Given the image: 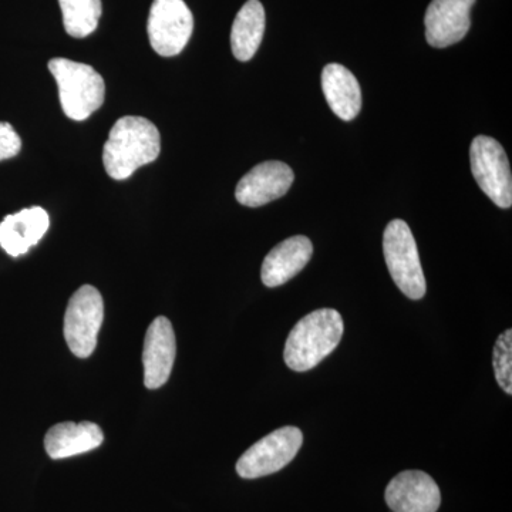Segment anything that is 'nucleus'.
<instances>
[{"mask_svg": "<svg viewBox=\"0 0 512 512\" xmlns=\"http://www.w3.org/2000/svg\"><path fill=\"white\" fill-rule=\"evenodd\" d=\"M265 33V9L259 0H248L231 30L232 53L239 62H248L261 46Z\"/></svg>", "mask_w": 512, "mask_h": 512, "instance_id": "obj_17", "label": "nucleus"}, {"mask_svg": "<svg viewBox=\"0 0 512 512\" xmlns=\"http://www.w3.org/2000/svg\"><path fill=\"white\" fill-rule=\"evenodd\" d=\"M386 503L393 512H437L441 493L436 481L423 471H403L386 488Z\"/></svg>", "mask_w": 512, "mask_h": 512, "instance_id": "obj_11", "label": "nucleus"}, {"mask_svg": "<svg viewBox=\"0 0 512 512\" xmlns=\"http://www.w3.org/2000/svg\"><path fill=\"white\" fill-rule=\"evenodd\" d=\"M295 175L282 161H265L256 165L241 178L235 190V198L245 207H262L284 197L292 187Z\"/></svg>", "mask_w": 512, "mask_h": 512, "instance_id": "obj_9", "label": "nucleus"}, {"mask_svg": "<svg viewBox=\"0 0 512 512\" xmlns=\"http://www.w3.org/2000/svg\"><path fill=\"white\" fill-rule=\"evenodd\" d=\"M103 319L100 292L92 285L77 289L67 305L63 326L64 339L74 356L86 359L93 355Z\"/></svg>", "mask_w": 512, "mask_h": 512, "instance_id": "obj_5", "label": "nucleus"}, {"mask_svg": "<svg viewBox=\"0 0 512 512\" xmlns=\"http://www.w3.org/2000/svg\"><path fill=\"white\" fill-rule=\"evenodd\" d=\"M302 444L303 434L298 427L275 430L242 454L237 463L238 476L254 480L278 473L296 457Z\"/></svg>", "mask_w": 512, "mask_h": 512, "instance_id": "obj_7", "label": "nucleus"}, {"mask_svg": "<svg viewBox=\"0 0 512 512\" xmlns=\"http://www.w3.org/2000/svg\"><path fill=\"white\" fill-rule=\"evenodd\" d=\"M22 150V140L12 124L0 121V161L18 156Z\"/></svg>", "mask_w": 512, "mask_h": 512, "instance_id": "obj_20", "label": "nucleus"}, {"mask_svg": "<svg viewBox=\"0 0 512 512\" xmlns=\"http://www.w3.org/2000/svg\"><path fill=\"white\" fill-rule=\"evenodd\" d=\"M67 35L83 39L99 25L101 0H59Z\"/></svg>", "mask_w": 512, "mask_h": 512, "instance_id": "obj_18", "label": "nucleus"}, {"mask_svg": "<svg viewBox=\"0 0 512 512\" xmlns=\"http://www.w3.org/2000/svg\"><path fill=\"white\" fill-rule=\"evenodd\" d=\"M104 434L92 421L83 423H60L47 431L45 437L46 453L53 460H62L89 453L103 443Z\"/></svg>", "mask_w": 512, "mask_h": 512, "instance_id": "obj_15", "label": "nucleus"}, {"mask_svg": "<svg viewBox=\"0 0 512 512\" xmlns=\"http://www.w3.org/2000/svg\"><path fill=\"white\" fill-rule=\"evenodd\" d=\"M383 252L394 284L409 299L419 301L426 295V278L412 229L402 220L389 222L383 235Z\"/></svg>", "mask_w": 512, "mask_h": 512, "instance_id": "obj_4", "label": "nucleus"}, {"mask_svg": "<svg viewBox=\"0 0 512 512\" xmlns=\"http://www.w3.org/2000/svg\"><path fill=\"white\" fill-rule=\"evenodd\" d=\"M342 315L335 309H318L296 323L286 340L284 359L293 372H308L338 348L342 340Z\"/></svg>", "mask_w": 512, "mask_h": 512, "instance_id": "obj_2", "label": "nucleus"}, {"mask_svg": "<svg viewBox=\"0 0 512 512\" xmlns=\"http://www.w3.org/2000/svg\"><path fill=\"white\" fill-rule=\"evenodd\" d=\"M322 89L330 110L343 121L355 120L362 109V90L345 66L330 63L322 72Z\"/></svg>", "mask_w": 512, "mask_h": 512, "instance_id": "obj_16", "label": "nucleus"}, {"mask_svg": "<svg viewBox=\"0 0 512 512\" xmlns=\"http://www.w3.org/2000/svg\"><path fill=\"white\" fill-rule=\"evenodd\" d=\"M476 0H431L424 25L426 39L437 49L456 45L471 26V9Z\"/></svg>", "mask_w": 512, "mask_h": 512, "instance_id": "obj_10", "label": "nucleus"}, {"mask_svg": "<svg viewBox=\"0 0 512 512\" xmlns=\"http://www.w3.org/2000/svg\"><path fill=\"white\" fill-rule=\"evenodd\" d=\"M49 225V214L40 207L10 214L0 222V247L6 254L18 258L39 244Z\"/></svg>", "mask_w": 512, "mask_h": 512, "instance_id": "obj_14", "label": "nucleus"}, {"mask_svg": "<svg viewBox=\"0 0 512 512\" xmlns=\"http://www.w3.org/2000/svg\"><path fill=\"white\" fill-rule=\"evenodd\" d=\"M471 171L481 191L497 207L508 210L512 205L510 161L495 138L477 136L470 148Z\"/></svg>", "mask_w": 512, "mask_h": 512, "instance_id": "obj_6", "label": "nucleus"}, {"mask_svg": "<svg viewBox=\"0 0 512 512\" xmlns=\"http://www.w3.org/2000/svg\"><path fill=\"white\" fill-rule=\"evenodd\" d=\"M177 353V342L170 320L158 316L148 326L144 339V384L147 389H160L171 376Z\"/></svg>", "mask_w": 512, "mask_h": 512, "instance_id": "obj_12", "label": "nucleus"}, {"mask_svg": "<svg viewBox=\"0 0 512 512\" xmlns=\"http://www.w3.org/2000/svg\"><path fill=\"white\" fill-rule=\"evenodd\" d=\"M313 255L311 239L296 235L276 245L262 264L261 278L268 288L285 285L308 265Z\"/></svg>", "mask_w": 512, "mask_h": 512, "instance_id": "obj_13", "label": "nucleus"}, {"mask_svg": "<svg viewBox=\"0 0 512 512\" xmlns=\"http://www.w3.org/2000/svg\"><path fill=\"white\" fill-rule=\"evenodd\" d=\"M49 70L59 86L60 104L69 119H89L103 106L106 84L92 66L56 57L50 60Z\"/></svg>", "mask_w": 512, "mask_h": 512, "instance_id": "obj_3", "label": "nucleus"}, {"mask_svg": "<svg viewBox=\"0 0 512 512\" xmlns=\"http://www.w3.org/2000/svg\"><path fill=\"white\" fill-rule=\"evenodd\" d=\"M493 365L495 379L501 389L512 394V330L501 333L494 346Z\"/></svg>", "mask_w": 512, "mask_h": 512, "instance_id": "obj_19", "label": "nucleus"}, {"mask_svg": "<svg viewBox=\"0 0 512 512\" xmlns=\"http://www.w3.org/2000/svg\"><path fill=\"white\" fill-rule=\"evenodd\" d=\"M194 16L184 0H154L148 16L151 47L160 56L180 55L190 42Z\"/></svg>", "mask_w": 512, "mask_h": 512, "instance_id": "obj_8", "label": "nucleus"}, {"mask_svg": "<svg viewBox=\"0 0 512 512\" xmlns=\"http://www.w3.org/2000/svg\"><path fill=\"white\" fill-rule=\"evenodd\" d=\"M160 150V131L150 120L121 117L104 144V168L113 180H126L138 168L156 161Z\"/></svg>", "mask_w": 512, "mask_h": 512, "instance_id": "obj_1", "label": "nucleus"}]
</instances>
